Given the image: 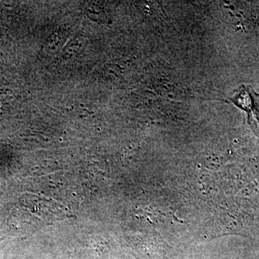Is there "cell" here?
Segmentation results:
<instances>
[{
    "label": "cell",
    "instance_id": "2",
    "mask_svg": "<svg viewBox=\"0 0 259 259\" xmlns=\"http://www.w3.org/2000/svg\"><path fill=\"white\" fill-rule=\"evenodd\" d=\"M88 42V37L84 35L81 33L76 34L63 48L61 56L64 59H70L74 57L83 50Z\"/></svg>",
    "mask_w": 259,
    "mask_h": 259
},
{
    "label": "cell",
    "instance_id": "1",
    "mask_svg": "<svg viewBox=\"0 0 259 259\" xmlns=\"http://www.w3.org/2000/svg\"><path fill=\"white\" fill-rule=\"evenodd\" d=\"M232 103L247 115L251 128L259 134V95L250 85L243 84L237 89L230 98Z\"/></svg>",
    "mask_w": 259,
    "mask_h": 259
},
{
    "label": "cell",
    "instance_id": "4",
    "mask_svg": "<svg viewBox=\"0 0 259 259\" xmlns=\"http://www.w3.org/2000/svg\"><path fill=\"white\" fill-rule=\"evenodd\" d=\"M83 10H84L86 15L93 21L99 23V22L104 21L105 20L103 10L96 3L87 2L83 4Z\"/></svg>",
    "mask_w": 259,
    "mask_h": 259
},
{
    "label": "cell",
    "instance_id": "3",
    "mask_svg": "<svg viewBox=\"0 0 259 259\" xmlns=\"http://www.w3.org/2000/svg\"><path fill=\"white\" fill-rule=\"evenodd\" d=\"M66 32L63 31L55 32L51 35L46 41L44 51L48 54H54L57 51H62L66 45Z\"/></svg>",
    "mask_w": 259,
    "mask_h": 259
}]
</instances>
